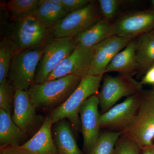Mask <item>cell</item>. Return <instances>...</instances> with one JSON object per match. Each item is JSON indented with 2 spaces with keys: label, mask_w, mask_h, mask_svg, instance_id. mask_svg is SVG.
<instances>
[{
  "label": "cell",
  "mask_w": 154,
  "mask_h": 154,
  "mask_svg": "<svg viewBox=\"0 0 154 154\" xmlns=\"http://www.w3.org/2000/svg\"><path fill=\"white\" fill-rule=\"evenodd\" d=\"M82 80L80 77L70 75L40 84H33L28 92L36 109L54 110L66 101Z\"/></svg>",
  "instance_id": "6da1fadb"
},
{
  "label": "cell",
  "mask_w": 154,
  "mask_h": 154,
  "mask_svg": "<svg viewBox=\"0 0 154 154\" xmlns=\"http://www.w3.org/2000/svg\"><path fill=\"white\" fill-rule=\"evenodd\" d=\"M102 76L88 75L84 77L72 94L62 104L52 110L50 117L53 124L68 119L76 131L81 129L79 111L88 98L98 94Z\"/></svg>",
  "instance_id": "7a4b0ae2"
},
{
  "label": "cell",
  "mask_w": 154,
  "mask_h": 154,
  "mask_svg": "<svg viewBox=\"0 0 154 154\" xmlns=\"http://www.w3.org/2000/svg\"><path fill=\"white\" fill-rule=\"evenodd\" d=\"M140 96L136 116L122 132L141 149L154 144V92L142 91Z\"/></svg>",
  "instance_id": "3957f363"
},
{
  "label": "cell",
  "mask_w": 154,
  "mask_h": 154,
  "mask_svg": "<svg viewBox=\"0 0 154 154\" xmlns=\"http://www.w3.org/2000/svg\"><path fill=\"white\" fill-rule=\"evenodd\" d=\"M43 47L16 51L11 62L8 81L14 91H28L34 83Z\"/></svg>",
  "instance_id": "277c9868"
},
{
  "label": "cell",
  "mask_w": 154,
  "mask_h": 154,
  "mask_svg": "<svg viewBox=\"0 0 154 154\" xmlns=\"http://www.w3.org/2000/svg\"><path fill=\"white\" fill-rule=\"evenodd\" d=\"M77 45L75 37H50L43 45L42 56L36 69L33 84L46 82L61 62L74 50Z\"/></svg>",
  "instance_id": "5b68a950"
},
{
  "label": "cell",
  "mask_w": 154,
  "mask_h": 154,
  "mask_svg": "<svg viewBox=\"0 0 154 154\" xmlns=\"http://www.w3.org/2000/svg\"><path fill=\"white\" fill-rule=\"evenodd\" d=\"M103 18L94 1L82 8L69 13L51 29L50 37H75Z\"/></svg>",
  "instance_id": "8992f818"
},
{
  "label": "cell",
  "mask_w": 154,
  "mask_h": 154,
  "mask_svg": "<svg viewBox=\"0 0 154 154\" xmlns=\"http://www.w3.org/2000/svg\"><path fill=\"white\" fill-rule=\"evenodd\" d=\"M142 88L140 82L132 77L121 75L116 76H105L102 90L98 94L102 113L109 110L122 98L140 93Z\"/></svg>",
  "instance_id": "52a82bcc"
},
{
  "label": "cell",
  "mask_w": 154,
  "mask_h": 154,
  "mask_svg": "<svg viewBox=\"0 0 154 154\" xmlns=\"http://www.w3.org/2000/svg\"><path fill=\"white\" fill-rule=\"evenodd\" d=\"M140 92L127 97L123 102L100 114L99 124L101 128L123 131L136 116L140 104Z\"/></svg>",
  "instance_id": "ba28073f"
},
{
  "label": "cell",
  "mask_w": 154,
  "mask_h": 154,
  "mask_svg": "<svg viewBox=\"0 0 154 154\" xmlns=\"http://www.w3.org/2000/svg\"><path fill=\"white\" fill-rule=\"evenodd\" d=\"M51 31L32 15L17 19L14 41L17 51L43 47Z\"/></svg>",
  "instance_id": "9c48e42d"
},
{
  "label": "cell",
  "mask_w": 154,
  "mask_h": 154,
  "mask_svg": "<svg viewBox=\"0 0 154 154\" xmlns=\"http://www.w3.org/2000/svg\"><path fill=\"white\" fill-rule=\"evenodd\" d=\"M93 56V48H89L77 44L74 50L61 62L50 74L46 81L70 75L82 79L88 75Z\"/></svg>",
  "instance_id": "30bf717a"
},
{
  "label": "cell",
  "mask_w": 154,
  "mask_h": 154,
  "mask_svg": "<svg viewBox=\"0 0 154 154\" xmlns=\"http://www.w3.org/2000/svg\"><path fill=\"white\" fill-rule=\"evenodd\" d=\"M99 101L98 94L93 95L86 100L80 108L81 130L84 146L89 153L92 151L100 135L99 111Z\"/></svg>",
  "instance_id": "8fae6325"
},
{
  "label": "cell",
  "mask_w": 154,
  "mask_h": 154,
  "mask_svg": "<svg viewBox=\"0 0 154 154\" xmlns=\"http://www.w3.org/2000/svg\"><path fill=\"white\" fill-rule=\"evenodd\" d=\"M133 39L114 35L94 46V56L88 75L103 76L113 58Z\"/></svg>",
  "instance_id": "7c38bea8"
},
{
  "label": "cell",
  "mask_w": 154,
  "mask_h": 154,
  "mask_svg": "<svg viewBox=\"0 0 154 154\" xmlns=\"http://www.w3.org/2000/svg\"><path fill=\"white\" fill-rule=\"evenodd\" d=\"M113 25L116 36L135 38L154 28V10L131 13L122 17Z\"/></svg>",
  "instance_id": "4fadbf2b"
},
{
  "label": "cell",
  "mask_w": 154,
  "mask_h": 154,
  "mask_svg": "<svg viewBox=\"0 0 154 154\" xmlns=\"http://www.w3.org/2000/svg\"><path fill=\"white\" fill-rule=\"evenodd\" d=\"M14 111L11 117L17 126L27 134L35 128L41 120L31 102L28 91H14Z\"/></svg>",
  "instance_id": "5bb4252c"
},
{
  "label": "cell",
  "mask_w": 154,
  "mask_h": 154,
  "mask_svg": "<svg viewBox=\"0 0 154 154\" xmlns=\"http://www.w3.org/2000/svg\"><path fill=\"white\" fill-rule=\"evenodd\" d=\"M53 124L48 116L33 137L22 145L13 147L21 154H57L51 131Z\"/></svg>",
  "instance_id": "9a60e30c"
},
{
  "label": "cell",
  "mask_w": 154,
  "mask_h": 154,
  "mask_svg": "<svg viewBox=\"0 0 154 154\" xmlns=\"http://www.w3.org/2000/svg\"><path fill=\"white\" fill-rule=\"evenodd\" d=\"M139 70L136 54V38L132 39L124 50L115 56L107 66L105 73L116 72L119 75L132 77Z\"/></svg>",
  "instance_id": "2e32d148"
},
{
  "label": "cell",
  "mask_w": 154,
  "mask_h": 154,
  "mask_svg": "<svg viewBox=\"0 0 154 154\" xmlns=\"http://www.w3.org/2000/svg\"><path fill=\"white\" fill-rule=\"evenodd\" d=\"M114 35L116 33L113 23L102 18L96 24L75 37L77 44L91 48Z\"/></svg>",
  "instance_id": "e0dca14e"
},
{
  "label": "cell",
  "mask_w": 154,
  "mask_h": 154,
  "mask_svg": "<svg viewBox=\"0 0 154 154\" xmlns=\"http://www.w3.org/2000/svg\"><path fill=\"white\" fill-rule=\"evenodd\" d=\"M68 14L62 6L61 0H40L32 16L51 29Z\"/></svg>",
  "instance_id": "ac0fdd59"
},
{
  "label": "cell",
  "mask_w": 154,
  "mask_h": 154,
  "mask_svg": "<svg viewBox=\"0 0 154 154\" xmlns=\"http://www.w3.org/2000/svg\"><path fill=\"white\" fill-rule=\"evenodd\" d=\"M27 138V134L14 123L11 115L0 109L1 147L21 146Z\"/></svg>",
  "instance_id": "d6986e66"
},
{
  "label": "cell",
  "mask_w": 154,
  "mask_h": 154,
  "mask_svg": "<svg viewBox=\"0 0 154 154\" xmlns=\"http://www.w3.org/2000/svg\"><path fill=\"white\" fill-rule=\"evenodd\" d=\"M53 132L57 154H82L73 134L71 127L66 119L56 123Z\"/></svg>",
  "instance_id": "ffe728a7"
},
{
  "label": "cell",
  "mask_w": 154,
  "mask_h": 154,
  "mask_svg": "<svg viewBox=\"0 0 154 154\" xmlns=\"http://www.w3.org/2000/svg\"><path fill=\"white\" fill-rule=\"evenodd\" d=\"M136 54L139 72H145L154 65V34L144 33L136 39Z\"/></svg>",
  "instance_id": "44dd1931"
},
{
  "label": "cell",
  "mask_w": 154,
  "mask_h": 154,
  "mask_svg": "<svg viewBox=\"0 0 154 154\" xmlns=\"http://www.w3.org/2000/svg\"><path fill=\"white\" fill-rule=\"evenodd\" d=\"M17 51L15 42L8 37L0 42V84L7 80L11 62Z\"/></svg>",
  "instance_id": "7402d4cb"
},
{
  "label": "cell",
  "mask_w": 154,
  "mask_h": 154,
  "mask_svg": "<svg viewBox=\"0 0 154 154\" xmlns=\"http://www.w3.org/2000/svg\"><path fill=\"white\" fill-rule=\"evenodd\" d=\"M122 134L121 131H105L100 134L90 154H114L115 146Z\"/></svg>",
  "instance_id": "603a6c76"
},
{
  "label": "cell",
  "mask_w": 154,
  "mask_h": 154,
  "mask_svg": "<svg viewBox=\"0 0 154 154\" xmlns=\"http://www.w3.org/2000/svg\"><path fill=\"white\" fill-rule=\"evenodd\" d=\"M39 2L40 0H11L5 6L18 19L33 15Z\"/></svg>",
  "instance_id": "cb8c5ba5"
},
{
  "label": "cell",
  "mask_w": 154,
  "mask_h": 154,
  "mask_svg": "<svg viewBox=\"0 0 154 154\" xmlns=\"http://www.w3.org/2000/svg\"><path fill=\"white\" fill-rule=\"evenodd\" d=\"M122 1L119 0H99V10L103 18L111 22L115 17Z\"/></svg>",
  "instance_id": "d4e9b609"
},
{
  "label": "cell",
  "mask_w": 154,
  "mask_h": 154,
  "mask_svg": "<svg viewBox=\"0 0 154 154\" xmlns=\"http://www.w3.org/2000/svg\"><path fill=\"white\" fill-rule=\"evenodd\" d=\"M140 149L136 144L122 134L116 143L114 154H139Z\"/></svg>",
  "instance_id": "484cf974"
},
{
  "label": "cell",
  "mask_w": 154,
  "mask_h": 154,
  "mask_svg": "<svg viewBox=\"0 0 154 154\" xmlns=\"http://www.w3.org/2000/svg\"><path fill=\"white\" fill-rule=\"evenodd\" d=\"M14 91L8 80L0 84V109L11 115V99Z\"/></svg>",
  "instance_id": "4316f807"
},
{
  "label": "cell",
  "mask_w": 154,
  "mask_h": 154,
  "mask_svg": "<svg viewBox=\"0 0 154 154\" xmlns=\"http://www.w3.org/2000/svg\"><path fill=\"white\" fill-rule=\"evenodd\" d=\"M92 2L90 0H61V5L69 14L82 8Z\"/></svg>",
  "instance_id": "83f0119b"
},
{
  "label": "cell",
  "mask_w": 154,
  "mask_h": 154,
  "mask_svg": "<svg viewBox=\"0 0 154 154\" xmlns=\"http://www.w3.org/2000/svg\"><path fill=\"white\" fill-rule=\"evenodd\" d=\"M142 85H154V66L146 72L145 75L140 82Z\"/></svg>",
  "instance_id": "f1b7e54d"
},
{
  "label": "cell",
  "mask_w": 154,
  "mask_h": 154,
  "mask_svg": "<svg viewBox=\"0 0 154 154\" xmlns=\"http://www.w3.org/2000/svg\"><path fill=\"white\" fill-rule=\"evenodd\" d=\"M0 154H21L13 146L1 147Z\"/></svg>",
  "instance_id": "f546056e"
},
{
  "label": "cell",
  "mask_w": 154,
  "mask_h": 154,
  "mask_svg": "<svg viewBox=\"0 0 154 154\" xmlns=\"http://www.w3.org/2000/svg\"><path fill=\"white\" fill-rule=\"evenodd\" d=\"M142 154H154V144L152 145L141 149Z\"/></svg>",
  "instance_id": "4dcf8cb0"
},
{
  "label": "cell",
  "mask_w": 154,
  "mask_h": 154,
  "mask_svg": "<svg viewBox=\"0 0 154 154\" xmlns=\"http://www.w3.org/2000/svg\"><path fill=\"white\" fill-rule=\"evenodd\" d=\"M151 5L153 10H154V0H152L151 1Z\"/></svg>",
  "instance_id": "1f68e13d"
},
{
  "label": "cell",
  "mask_w": 154,
  "mask_h": 154,
  "mask_svg": "<svg viewBox=\"0 0 154 154\" xmlns=\"http://www.w3.org/2000/svg\"><path fill=\"white\" fill-rule=\"evenodd\" d=\"M151 32L152 33H153V34H154V30H153V31H152V32Z\"/></svg>",
  "instance_id": "d6a6232c"
},
{
  "label": "cell",
  "mask_w": 154,
  "mask_h": 154,
  "mask_svg": "<svg viewBox=\"0 0 154 154\" xmlns=\"http://www.w3.org/2000/svg\"></svg>",
  "instance_id": "836d02e7"
}]
</instances>
